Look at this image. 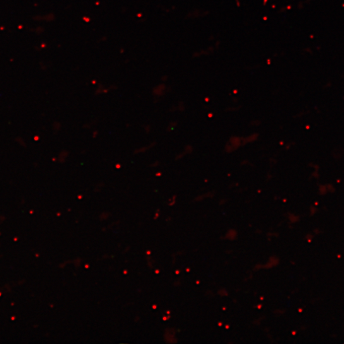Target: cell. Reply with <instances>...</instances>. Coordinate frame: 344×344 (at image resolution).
<instances>
[{"mask_svg":"<svg viewBox=\"0 0 344 344\" xmlns=\"http://www.w3.org/2000/svg\"><path fill=\"white\" fill-rule=\"evenodd\" d=\"M155 145V144H151V145H149L148 146H144L142 147V148L137 149L135 151H134V154H141V153H144L146 152L147 151L149 150V149H151L152 148L153 146Z\"/></svg>","mask_w":344,"mask_h":344,"instance_id":"1","label":"cell"},{"mask_svg":"<svg viewBox=\"0 0 344 344\" xmlns=\"http://www.w3.org/2000/svg\"><path fill=\"white\" fill-rule=\"evenodd\" d=\"M145 129L147 133H149V132L151 130L150 127H149V126H147V127H145Z\"/></svg>","mask_w":344,"mask_h":344,"instance_id":"2","label":"cell"},{"mask_svg":"<svg viewBox=\"0 0 344 344\" xmlns=\"http://www.w3.org/2000/svg\"><path fill=\"white\" fill-rule=\"evenodd\" d=\"M93 134V136L94 137V138H95V137L98 136V131H94Z\"/></svg>","mask_w":344,"mask_h":344,"instance_id":"3","label":"cell"}]
</instances>
